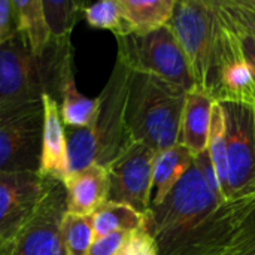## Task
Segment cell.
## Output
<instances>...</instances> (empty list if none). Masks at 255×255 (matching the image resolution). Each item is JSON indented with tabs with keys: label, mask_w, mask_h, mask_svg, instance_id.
<instances>
[{
	"label": "cell",
	"mask_w": 255,
	"mask_h": 255,
	"mask_svg": "<svg viewBox=\"0 0 255 255\" xmlns=\"http://www.w3.org/2000/svg\"><path fill=\"white\" fill-rule=\"evenodd\" d=\"M167 25L185 54L194 88L214 99L220 67L235 31L223 1L179 0Z\"/></svg>",
	"instance_id": "cell-1"
},
{
	"label": "cell",
	"mask_w": 255,
	"mask_h": 255,
	"mask_svg": "<svg viewBox=\"0 0 255 255\" xmlns=\"http://www.w3.org/2000/svg\"><path fill=\"white\" fill-rule=\"evenodd\" d=\"M73 75L70 39L51 40L43 55H34L16 30L0 46V108L42 100L57 102L63 82Z\"/></svg>",
	"instance_id": "cell-2"
},
{
	"label": "cell",
	"mask_w": 255,
	"mask_h": 255,
	"mask_svg": "<svg viewBox=\"0 0 255 255\" xmlns=\"http://www.w3.org/2000/svg\"><path fill=\"white\" fill-rule=\"evenodd\" d=\"M131 70L117 58L111 78L100 93V109L93 127H64L69 173L94 163L108 166L128 143L126 102Z\"/></svg>",
	"instance_id": "cell-3"
},
{
	"label": "cell",
	"mask_w": 255,
	"mask_h": 255,
	"mask_svg": "<svg viewBox=\"0 0 255 255\" xmlns=\"http://www.w3.org/2000/svg\"><path fill=\"white\" fill-rule=\"evenodd\" d=\"M187 91L149 73L133 72L126 102V127L131 142L155 152L179 140L181 118Z\"/></svg>",
	"instance_id": "cell-4"
},
{
	"label": "cell",
	"mask_w": 255,
	"mask_h": 255,
	"mask_svg": "<svg viewBox=\"0 0 255 255\" xmlns=\"http://www.w3.org/2000/svg\"><path fill=\"white\" fill-rule=\"evenodd\" d=\"M223 203L224 199L209 188L193 163L163 203L151 208L146 215V230L157 245L158 255L166 254L194 232Z\"/></svg>",
	"instance_id": "cell-5"
},
{
	"label": "cell",
	"mask_w": 255,
	"mask_h": 255,
	"mask_svg": "<svg viewBox=\"0 0 255 255\" xmlns=\"http://www.w3.org/2000/svg\"><path fill=\"white\" fill-rule=\"evenodd\" d=\"M163 255H255V194L224 202Z\"/></svg>",
	"instance_id": "cell-6"
},
{
	"label": "cell",
	"mask_w": 255,
	"mask_h": 255,
	"mask_svg": "<svg viewBox=\"0 0 255 255\" xmlns=\"http://www.w3.org/2000/svg\"><path fill=\"white\" fill-rule=\"evenodd\" d=\"M117 58L130 70L158 76L185 91L194 87L185 54L169 25L143 34L117 37Z\"/></svg>",
	"instance_id": "cell-7"
},
{
	"label": "cell",
	"mask_w": 255,
	"mask_h": 255,
	"mask_svg": "<svg viewBox=\"0 0 255 255\" xmlns=\"http://www.w3.org/2000/svg\"><path fill=\"white\" fill-rule=\"evenodd\" d=\"M42 100L0 108V172H39Z\"/></svg>",
	"instance_id": "cell-8"
},
{
	"label": "cell",
	"mask_w": 255,
	"mask_h": 255,
	"mask_svg": "<svg viewBox=\"0 0 255 255\" xmlns=\"http://www.w3.org/2000/svg\"><path fill=\"white\" fill-rule=\"evenodd\" d=\"M224 114L227 146V187L224 200L255 194V106L218 102Z\"/></svg>",
	"instance_id": "cell-9"
},
{
	"label": "cell",
	"mask_w": 255,
	"mask_h": 255,
	"mask_svg": "<svg viewBox=\"0 0 255 255\" xmlns=\"http://www.w3.org/2000/svg\"><path fill=\"white\" fill-rule=\"evenodd\" d=\"M157 152L143 143H128L108 166L109 202L127 205L148 215L152 196V169Z\"/></svg>",
	"instance_id": "cell-10"
},
{
	"label": "cell",
	"mask_w": 255,
	"mask_h": 255,
	"mask_svg": "<svg viewBox=\"0 0 255 255\" xmlns=\"http://www.w3.org/2000/svg\"><path fill=\"white\" fill-rule=\"evenodd\" d=\"M57 182L39 172H0V239L13 242Z\"/></svg>",
	"instance_id": "cell-11"
},
{
	"label": "cell",
	"mask_w": 255,
	"mask_h": 255,
	"mask_svg": "<svg viewBox=\"0 0 255 255\" xmlns=\"http://www.w3.org/2000/svg\"><path fill=\"white\" fill-rule=\"evenodd\" d=\"M66 212V190L57 182L13 239L12 255H66L61 233Z\"/></svg>",
	"instance_id": "cell-12"
},
{
	"label": "cell",
	"mask_w": 255,
	"mask_h": 255,
	"mask_svg": "<svg viewBox=\"0 0 255 255\" xmlns=\"http://www.w3.org/2000/svg\"><path fill=\"white\" fill-rule=\"evenodd\" d=\"M214 100L248 103L255 106L254 72L245 57L241 42V31L236 27V24H235V33L232 36V40L227 46V51L224 54L220 67L218 84H217Z\"/></svg>",
	"instance_id": "cell-13"
},
{
	"label": "cell",
	"mask_w": 255,
	"mask_h": 255,
	"mask_svg": "<svg viewBox=\"0 0 255 255\" xmlns=\"http://www.w3.org/2000/svg\"><path fill=\"white\" fill-rule=\"evenodd\" d=\"M63 185L67 212L73 215L91 217L109 200L108 169L97 163L69 173Z\"/></svg>",
	"instance_id": "cell-14"
},
{
	"label": "cell",
	"mask_w": 255,
	"mask_h": 255,
	"mask_svg": "<svg viewBox=\"0 0 255 255\" xmlns=\"http://www.w3.org/2000/svg\"><path fill=\"white\" fill-rule=\"evenodd\" d=\"M43 105V131H42V155L39 173L54 181L64 182L69 176L67 145L64 126L60 117L58 102L45 94Z\"/></svg>",
	"instance_id": "cell-15"
},
{
	"label": "cell",
	"mask_w": 255,
	"mask_h": 255,
	"mask_svg": "<svg viewBox=\"0 0 255 255\" xmlns=\"http://www.w3.org/2000/svg\"><path fill=\"white\" fill-rule=\"evenodd\" d=\"M214 103L215 100L209 94L194 87L185 94L178 143L182 145L193 158L203 154L208 148Z\"/></svg>",
	"instance_id": "cell-16"
},
{
	"label": "cell",
	"mask_w": 255,
	"mask_h": 255,
	"mask_svg": "<svg viewBox=\"0 0 255 255\" xmlns=\"http://www.w3.org/2000/svg\"><path fill=\"white\" fill-rule=\"evenodd\" d=\"M194 158L179 143L157 152L152 169V196L151 208L163 203L176 184L193 166Z\"/></svg>",
	"instance_id": "cell-17"
},
{
	"label": "cell",
	"mask_w": 255,
	"mask_h": 255,
	"mask_svg": "<svg viewBox=\"0 0 255 255\" xmlns=\"http://www.w3.org/2000/svg\"><path fill=\"white\" fill-rule=\"evenodd\" d=\"M16 30L25 37L30 51L40 57L51 43L42 0H13Z\"/></svg>",
	"instance_id": "cell-18"
},
{
	"label": "cell",
	"mask_w": 255,
	"mask_h": 255,
	"mask_svg": "<svg viewBox=\"0 0 255 255\" xmlns=\"http://www.w3.org/2000/svg\"><path fill=\"white\" fill-rule=\"evenodd\" d=\"M91 226L96 241L114 233H131L145 229L146 215L139 214L127 205L108 200L91 215Z\"/></svg>",
	"instance_id": "cell-19"
},
{
	"label": "cell",
	"mask_w": 255,
	"mask_h": 255,
	"mask_svg": "<svg viewBox=\"0 0 255 255\" xmlns=\"http://www.w3.org/2000/svg\"><path fill=\"white\" fill-rule=\"evenodd\" d=\"M60 117L64 127H93L100 109V99H88L79 93L75 75H70L60 91Z\"/></svg>",
	"instance_id": "cell-20"
},
{
	"label": "cell",
	"mask_w": 255,
	"mask_h": 255,
	"mask_svg": "<svg viewBox=\"0 0 255 255\" xmlns=\"http://www.w3.org/2000/svg\"><path fill=\"white\" fill-rule=\"evenodd\" d=\"M133 33L143 34L167 25L176 0H120Z\"/></svg>",
	"instance_id": "cell-21"
},
{
	"label": "cell",
	"mask_w": 255,
	"mask_h": 255,
	"mask_svg": "<svg viewBox=\"0 0 255 255\" xmlns=\"http://www.w3.org/2000/svg\"><path fill=\"white\" fill-rule=\"evenodd\" d=\"M51 40L70 39L72 30L79 16L84 15V4L75 0H42Z\"/></svg>",
	"instance_id": "cell-22"
},
{
	"label": "cell",
	"mask_w": 255,
	"mask_h": 255,
	"mask_svg": "<svg viewBox=\"0 0 255 255\" xmlns=\"http://www.w3.org/2000/svg\"><path fill=\"white\" fill-rule=\"evenodd\" d=\"M84 18L93 28L109 30L115 37H124L133 33L120 0H103L84 7Z\"/></svg>",
	"instance_id": "cell-23"
},
{
	"label": "cell",
	"mask_w": 255,
	"mask_h": 255,
	"mask_svg": "<svg viewBox=\"0 0 255 255\" xmlns=\"http://www.w3.org/2000/svg\"><path fill=\"white\" fill-rule=\"evenodd\" d=\"M206 152L212 161L215 169L221 193L224 197V191L227 187V146H226V127H224V114L223 108L218 102L214 103L212 108V118H211V128L208 137V148Z\"/></svg>",
	"instance_id": "cell-24"
},
{
	"label": "cell",
	"mask_w": 255,
	"mask_h": 255,
	"mask_svg": "<svg viewBox=\"0 0 255 255\" xmlns=\"http://www.w3.org/2000/svg\"><path fill=\"white\" fill-rule=\"evenodd\" d=\"M66 255H87L94 244L91 217H81L66 212L61 224Z\"/></svg>",
	"instance_id": "cell-25"
},
{
	"label": "cell",
	"mask_w": 255,
	"mask_h": 255,
	"mask_svg": "<svg viewBox=\"0 0 255 255\" xmlns=\"http://www.w3.org/2000/svg\"><path fill=\"white\" fill-rule=\"evenodd\" d=\"M229 16L238 28L255 39V6L251 0H230L223 1Z\"/></svg>",
	"instance_id": "cell-26"
},
{
	"label": "cell",
	"mask_w": 255,
	"mask_h": 255,
	"mask_svg": "<svg viewBox=\"0 0 255 255\" xmlns=\"http://www.w3.org/2000/svg\"><path fill=\"white\" fill-rule=\"evenodd\" d=\"M115 255H158V251L152 236L145 227L128 233Z\"/></svg>",
	"instance_id": "cell-27"
},
{
	"label": "cell",
	"mask_w": 255,
	"mask_h": 255,
	"mask_svg": "<svg viewBox=\"0 0 255 255\" xmlns=\"http://www.w3.org/2000/svg\"><path fill=\"white\" fill-rule=\"evenodd\" d=\"M16 31V16L13 3L0 0V46Z\"/></svg>",
	"instance_id": "cell-28"
},
{
	"label": "cell",
	"mask_w": 255,
	"mask_h": 255,
	"mask_svg": "<svg viewBox=\"0 0 255 255\" xmlns=\"http://www.w3.org/2000/svg\"><path fill=\"white\" fill-rule=\"evenodd\" d=\"M128 233H114L105 238L96 239L87 255H115L121 248Z\"/></svg>",
	"instance_id": "cell-29"
},
{
	"label": "cell",
	"mask_w": 255,
	"mask_h": 255,
	"mask_svg": "<svg viewBox=\"0 0 255 255\" xmlns=\"http://www.w3.org/2000/svg\"><path fill=\"white\" fill-rule=\"evenodd\" d=\"M194 164H196L197 169L200 170V173H202V176L205 178V181H206V184L209 185V188H211L215 194H218V196L223 197L221 187H220V182H218L215 169H214V166H212V161H211L208 152L205 151L203 154L197 155V157L194 158ZM223 199H224V197H223ZM224 202H226V200H224Z\"/></svg>",
	"instance_id": "cell-30"
},
{
	"label": "cell",
	"mask_w": 255,
	"mask_h": 255,
	"mask_svg": "<svg viewBox=\"0 0 255 255\" xmlns=\"http://www.w3.org/2000/svg\"><path fill=\"white\" fill-rule=\"evenodd\" d=\"M238 27V25H236ZM241 31V30H239ZM241 42H242V48H244V52H245V57L248 60V63L251 64L253 67V72H254L255 78V39L251 37L250 34L241 31Z\"/></svg>",
	"instance_id": "cell-31"
},
{
	"label": "cell",
	"mask_w": 255,
	"mask_h": 255,
	"mask_svg": "<svg viewBox=\"0 0 255 255\" xmlns=\"http://www.w3.org/2000/svg\"><path fill=\"white\" fill-rule=\"evenodd\" d=\"M13 254V244L6 242L0 239V255H12Z\"/></svg>",
	"instance_id": "cell-32"
},
{
	"label": "cell",
	"mask_w": 255,
	"mask_h": 255,
	"mask_svg": "<svg viewBox=\"0 0 255 255\" xmlns=\"http://www.w3.org/2000/svg\"><path fill=\"white\" fill-rule=\"evenodd\" d=\"M251 1H253V4H254V6H255V0H251Z\"/></svg>",
	"instance_id": "cell-33"
}]
</instances>
